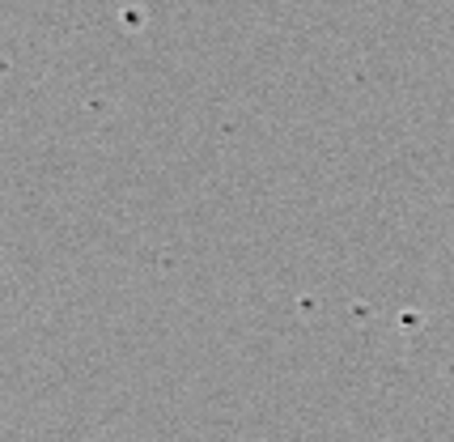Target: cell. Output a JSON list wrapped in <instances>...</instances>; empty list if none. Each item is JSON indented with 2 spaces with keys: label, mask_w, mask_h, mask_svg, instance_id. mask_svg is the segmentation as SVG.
<instances>
[]
</instances>
